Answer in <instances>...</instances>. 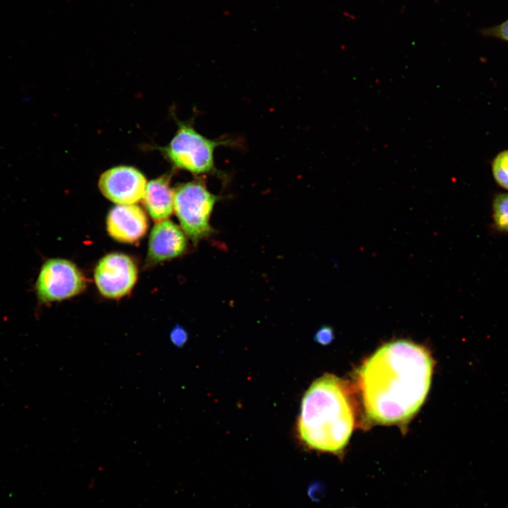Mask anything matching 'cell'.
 I'll use <instances>...</instances> for the list:
<instances>
[{
    "instance_id": "cell-1",
    "label": "cell",
    "mask_w": 508,
    "mask_h": 508,
    "mask_svg": "<svg viewBox=\"0 0 508 508\" xmlns=\"http://www.w3.org/2000/svg\"><path fill=\"white\" fill-rule=\"evenodd\" d=\"M433 369V360L421 345L397 340L382 346L357 374L367 418L381 424L406 422L428 394Z\"/></svg>"
},
{
    "instance_id": "cell-2",
    "label": "cell",
    "mask_w": 508,
    "mask_h": 508,
    "mask_svg": "<svg viewBox=\"0 0 508 508\" xmlns=\"http://www.w3.org/2000/svg\"><path fill=\"white\" fill-rule=\"evenodd\" d=\"M355 425V407L345 382L330 374L315 380L305 392L297 430L310 449L339 454Z\"/></svg>"
},
{
    "instance_id": "cell-3",
    "label": "cell",
    "mask_w": 508,
    "mask_h": 508,
    "mask_svg": "<svg viewBox=\"0 0 508 508\" xmlns=\"http://www.w3.org/2000/svg\"><path fill=\"white\" fill-rule=\"evenodd\" d=\"M231 140H212L199 133L191 123L178 121V129L170 143L162 148L175 169L195 175L219 174L215 166L214 151L219 146H231Z\"/></svg>"
},
{
    "instance_id": "cell-4",
    "label": "cell",
    "mask_w": 508,
    "mask_h": 508,
    "mask_svg": "<svg viewBox=\"0 0 508 508\" xmlns=\"http://www.w3.org/2000/svg\"><path fill=\"white\" fill-rule=\"evenodd\" d=\"M219 198L207 189L202 178L181 183L174 189V210L181 229L194 243L214 232L210 221Z\"/></svg>"
},
{
    "instance_id": "cell-5",
    "label": "cell",
    "mask_w": 508,
    "mask_h": 508,
    "mask_svg": "<svg viewBox=\"0 0 508 508\" xmlns=\"http://www.w3.org/2000/svg\"><path fill=\"white\" fill-rule=\"evenodd\" d=\"M86 286L84 275L72 262L52 258L40 268L35 288L41 303L61 301L81 293Z\"/></svg>"
},
{
    "instance_id": "cell-6",
    "label": "cell",
    "mask_w": 508,
    "mask_h": 508,
    "mask_svg": "<svg viewBox=\"0 0 508 508\" xmlns=\"http://www.w3.org/2000/svg\"><path fill=\"white\" fill-rule=\"evenodd\" d=\"M138 277L133 260L122 253H110L97 263L94 277L100 294L108 298H120L128 294Z\"/></svg>"
},
{
    "instance_id": "cell-7",
    "label": "cell",
    "mask_w": 508,
    "mask_h": 508,
    "mask_svg": "<svg viewBox=\"0 0 508 508\" xmlns=\"http://www.w3.org/2000/svg\"><path fill=\"white\" fill-rule=\"evenodd\" d=\"M147 181L137 169L117 166L104 171L99 179L102 193L118 205H135L143 200Z\"/></svg>"
},
{
    "instance_id": "cell-8",
    "label": "cell",
    "mask_w": 508,
    "mask_h": 508,
    "mask_svg": "<svg viewBox=\"0 0 508 508\" xmlns=\"http://www.w3.org/2000/svg\"><path fill=\"white\" fill-rule=\"evenodd\" d=\"M186 246L185 234L175 223L169 219L157 222L150 235L147 263L154 265L180 256Z\"/></svg>"
},
{
    "instance_id": "cell-9",
    "label": "cell",
    "mask_w": 508,
    "mask_h": 508,
    "mask_svg": "<svg viewBox=\"0 0 508 508\" xmlns=\"http://www.w3.org/2000/svg\"><path fill=\"white\" fill-rule=\"evenodd\" d=\"M148 226L145 212L136 205H117L109 212L107 229L115 240L132 243L140 239Z\"/></svg>"
},
{
    "instance_id": "cell-10",
    "label": "cell",
    "mask_w": 508,
    "mask_h": 508,
    "mask_svg": "<svg viewBox=\"0 0 508 508\" xmlns=\"http://www.w3.org/2000/svg\"><path fill=\"white\" fill-rule=\"evenodd\" d=\"M143 202L155 221L168 219L174 207V189L170 186L169 176L164 175L148 182Z\"/></svg>"
},
{
    "instance_id": "cell-11",
    "label": "cell",
    "mask_w": 508,
    "mask_h": 508,
    "mask_svg": "<svg viewBox=\"0 0 508 508\" xmlns=\"http://www.w3.org/2000/svg\"><path fill=\"white\" fill-rule=\"evenodd\" d=\"M492 218L497 230L508 232V193H500L495 197Z\"/></svg>"
},
{
    "instance_id": "cell-12",
    "label": "cell",
    "mask_w": 508,
    "mask_h": 508,
    "mask_svg": "<svg viewBox=\"0 0 508 508\" xmlns=\"http://www.w3.org/2000/svg\"><path fill=\"white\" fill-rule=\"evenodd\" d=\"M492 171L497 183L508 190V150L500 152L492 162Z\"/></svg>"
},
{
    "instance_id": "cell-13",
    "label": "cell",
    "mask_w": 508,
    "mask_h": 508,
    "mask_svg": "<svg viewBox=\"0 0 508 508\" xmlns=\"http://www.w3.org/2000/svg\"><path fill=\"white\" fill-rule=\"evenodd\" d=\"M170 339L175 346L181 347L188 339V333L183 327L176 326L171 332Z\"/></svg>"
},
{
    "instance_id": "cell-14",
    "label": "cell",
    "mask_w": 508,
    "mask_h": 508,
    "mask_svg": "<svg viewBox=\"0 0 508 508\" xmlns=\"http://www.w3.org/2000/svg\"><path fill=\"white\" fill-rule=\"evenodd\" d=\"M333 338V332L329 327H321L315 334V339L320 344H328Z\"/></svg>"
},
{
    "instance_id": "cell-15",
    "label": "cell",
    "mask_w": 508,
    "mask_h": 508,
    "mask_svg": "<svg viewBox=\"0 0 508 508\" xmlns=\"http://www.w3.org/2000/svg\"><path fill=\"white\" fill-rule=\"evenodd\" d=\"M490 33L492 35L508 41V20L491 29Z\"/></svg>"
}]
</instances>
